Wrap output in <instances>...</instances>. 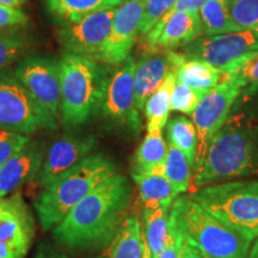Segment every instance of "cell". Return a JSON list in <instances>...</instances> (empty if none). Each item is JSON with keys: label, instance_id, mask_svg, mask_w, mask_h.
<instances>
[{"label": "cell", "instance_id": "cell-1", "mask_svg": "<svg viewBox=\"0 0 258 258\" xmlns=\"http://www.w3.org/2000/svg\"><path fill=\"white\" fill-rule=\"evenodd\" d=\"M131 201V183L116 172L71 209L53 228V237L74 250L108 246L123 224Z\"/></svg>", "mask_w": 258, "mask_h": 258}, {"label": "cell", "instance_id": "cell-2", "mask_svg": "<svg viewBox=\"0 0 258 258\" xmlns=\"http://www.w3.org/2000/svg\"><path fill=\"white\" fill-rule=\"evenodd\" d=\"M258 176V123L245 115L228 117L194 170L191 191L232 178Z\"/></svg>", "mask_w": 258, "mask_h": 258}, {"label": "cell", "instance_id": "cell-3", "mask_svg": "<svg viewBox=\"0 0 258 258\" xmlns=\"http://www.w3.org/2000/svg\"><path fill=\"white\" fill-rule=\"evenodd\" d=\"M114 173L115 165L109 158L90 154L42 189L34 201L42 230H53L74 206Z\"/></svg>", "mask_w": 258, "mask_h": 258}, {"label": "cell", "instance_id": "cell-4", "mask_svg": "<svg viewBox=\"0 0 258 258\" xmlns=\"http://www.w3.org/2000/svg\"><path fill=\"white\" fill-rule=\"evenodd\" d=\"M59 66L61 121L67 128L82 127L102 108L110 77L97 60L76 54H64Z\"/></svg>", "mask_w": 258, "mask_h": 258}, {"label": "cell", "instance_id": "cell-5", "mask_svg": "<svg viewBox=\"0 0 258 258\" xmlns=\"http://www.w3.org/2000/svg\"><path fill=\"white\" fill-rule=\"evenodd\" d=\"M170 209L186 239L209 258H249L253 241L222 224L189 195L176 198Z\"/></svg>", "mask_w": 258, "mask_h": 258}, {"label": "cell", "instance_id": "cell-6", "mask_svg": "<svg viewBox=\"0 0 258 258\" xmlns=\"http://www.w3.org/2000/svg\"><path fill=\"white\" fill-rule=\"evenodd\" d=\"M189 196L222 224L252 241L258 238V180L215 183Z\"/></svg>", "mask_w": 258, "mask_h": 258}, {"label": "cell", "instance_id": "cell-7", "mask_svg": "<svg viewBox=\"0 0 258 258\" xmlns=\"http://www.w3.org/2000/svg\"><path fill=\"white\" fill-rule=\"evenodd\" d=\"M56 128V118L28 91L15 72H0V129L30 134Z\"/></svg>", "mask_w": 258, "mask_h": 258}, {"label": "cell", "instance_id": "cell-8", "mask_svg": "<svg viewBox=\"0 0 258 258\" xmlns=\"http://www.w3.org/2000/svg\"><path fill=\"white\" fill-rule=\"evenodd\" d=\"M243 86L237 80L226 77L215 88L203 95L191 114L198 133V154L194 170L202 163L211 140L230 117V112Z\"/></svg>", "mask_w": 258, "mask_h": 258}, {"label": "cell", "instance_id": "cell-9", "mask_svg": "<svg viewBox=\"0 0 258 258\" xmlns=\"http://www.w3.org/2000/svg\"><path fill=\"white\" fill-rule=\"evenodd\" d=\"M258 50V30H239L199 37L182 48V56L226 72L247 54Z\"/></svg>", "mask_w": 258, "mask_h": 258}, {"label": "cell", "instance_id": "cell-10", "mask_svg": "<svg viewBox=\"0 0 258 258\" xmlns=\"http://www.w3.org/2000/svg\"><path fill=\"white\" fill-rule=\"evenodd\" d=\"M35 238V221L23 196L0 199V258H24Z\"/></svg>", "mask_w": 258, "mask_h": 258}, {"label": "cell", "instance_id": "cell-11", "mask_svg": "<svg viewBox=\"0 0 258 258\" xmlns=\"http://www.w3.org/2000/svg\"><path fill=\"white\" fill-rule=\"evenodd\" d=\"M15 76L54 117H59L61 106L59 61L48 56L30 55L18 63Z\"/></svg>", "mask_w": 258, "mask_h": 258}, {"label": "cell", "instance_id": "cell-12", "mask_svg": "<svg viewBox=\"0 0 258 258\" xmlns=\"http://www.w3.org/2000/svg\"><path fill=\"white\" fill-rule=\"evenodd\" d=\"M122 66L109 79L108 86L103 101V112L105 117L110 118L115 123H120L134 132L141 127L139 110L135 105L134 93V57L129 55Z\"/></svg>", "mask_w": 258, "mask_h": 258}, {"label": "cell", "instance_id": "cell-13", "mask_svg": "<svg viewBox=\"0 0 258 258\" xmlns=\"http://www.w3.org/2000/svg\"><path fill=\"white\" fill-rule=\"evenodd\" d=\"M145 0H124L116 9L110 34L97 61L108 64H121L131 54L139 36Z\"/></svg>", "mask_w": 258, "mask_h": 258}, {"label": "cell", "instance_id": "cell-14", "mask_svg": "<svg viewBox=\"0 0 258 258\" xmlns=\"http://www.w3.org/2000/svg\"><path fill=\"white\" fill-rule=\"evenodd\" d=\"M116 9L96 12L59 30V40L71 54L98 59L110 34Z\"/></svg>", "mask_w": 258, "mask_h": 258}, {"label": "cell", "instance_id": "cell-15", "mask_svg": "<svg viewBox=\"0 0 258 258\" xmlns=\"http://www.w3.org/2000/svg\"><path fill=\"white\" fill-rule=\"evenodd\" d=\"M199 12L167 14L141 40L144 53H159L183 48L202 36Z\"/></svg>", "mask_w": 258, "mask_h": 258}, {"label": "cell", "instance_id": "cell-16", "mask_svg": "<svg viewBox=\"0 0 258 258\" xmlns=\"http://www.w3.org/2000/svg\"><path fill=\"white\" fill-rule=\"evenodd\" d=\"M92 137H64L56 140L48 150L34 180L37 186L46 188L66 171L85 159L95 148Z\"/></svg>", "mask_w": 258, "mask_h": 258}, {"label": "cell", "instance_id": "cell-17", "mask_svg": "<svg viewBox=\"0 0 258 258\" xmlns=\"http://www.w3.org/2000/svg\"><path fill=\"white\" fill-rule=\"evenodd\" d=\"M182 54L177 51L144 53L135 66L134 93L138 110H143L147 99L157 91L171 71L177 70Z\"/></svg>", "mask_w": 258, "mask_h": 258}, {"label": "cell", "instance_id": "cell-18", "mask_svg": "<svg viewBox=\"0 0 258 258\" xmlns=\"http://www.w3.org/2000/svg\"><path fill=\"white\" fill-rule=\"evenodd\" d=\"M43 147L37 141H29L21 152L0 167V199L10 196L22 185L34 179L42 165Z\"/></svg>", "mask_w": 258, "mask_h": 258}, {"label": "cell", "instance_id": "cell-19", "mask_svg": "<svg viewBox=\"0 0 258 258\" xmlns=\"http://www.w3.org/2000/svg\"><path fill=\"white\" fill-rule=\"evenodd\" d=\"M167 144L160 129L148 131L134 154L131 170L133 179L156 171H164Z\"/></svg>", "mask_w": 258, "mask_h": 258}, {"label": "cell", "instance_id": "cell-20", "mask_svg": "<svg viewBox=\"0 0 258 258\" xmlns=\"http://www.w3.org/2000/svg\"><path fill=\"white\" fill-rule=\"evenodd\" d=\"M145 244L143 225L138 215H131L108 245L105 258H144Z\"/></svg>", "mask_w": 258, "mask_h": 258}, {"label": "cell", "instance_id": "cell-21", "mask_svg": "<svg viewBox=\"0 0 258 258\" xmlns=\"http://www.w3.org/2000/svg\"><path fill=\"white\" fill-rule=\"evenodd\" d=\"M48 11L59 22L72 24L86 16L120 6L124 0H44Z\"/></svg>", "mask_w": 258, "mask_h": 258}, {"label": "cell", "instance_id": "cell-22", "mask_svg": "<svg viewBox=\"0 0 258 258\" xmlns=\"http://www.w3.org/2000/svg\"><path fill=\"white\" fill-rule=\"evenodd\" d=\"M177 83L189 88L207 92L218 85L226 77V73L212 64L199 60H189L182 56L176 70Z\"/></svg>", "mask_w": 258, "mask_h": 258}, {"label": "cell", "instance_id": "cell-23", "mask_svg": "<svg viewBox=\"0 0 258 258\" xmlns=\"http://www.w3.org/2000/svg\"><path fill=\"white\" fill-rule=\"evenodd\" d=\"M134 182L138 184L139 196L144 208H156L161 206L171 207L175 199L179 196L164 176V171L147 173L135 178Z\"/></svg>", "mask_w": 258, "mask_h": 258}, {"label": "cell", "instance_id": "cell-24", "mask_svg": "<svg viewBox=\"0 0 258 258\" xmlns=\"http://www.w3.org/2000/svg\"><path fill=\"white\" fill-rule=\"evenodd\" d=\"M176 82V70H173L157 89V91L147 99L144 108L147 118V132L153 129L161 131L166 125L171 111V93Z\"/></svg>", "mask_w": 258, "mask_h": 258}, {"label": "cell", "instance_id": "cell-25", "mask_svg": "<svg viewBox=\"0 0 258 258\" xmlns=\"http://www.w3.org/2000/svg\"><path fill=\"white\" fill-rule=\"evenodd\" d=\"M170 207L144 208L143 231L146 245L152 258H159L167 234Z\"/></svg>", "mask_w": 258, "mask_h": 258}, {"label": "cell", "instance_id": "cell-26", "mask_svg": "<svg viewBox=\"0 0 258 258\" xmlns=\"http://www.w3.org/2000/svg\"><path fill=\"white\" fill-rule=\"evenodd\" d=\"M167 144L182 151L194 169L198 154V133L195 124L185 116H175L166 123Z\"/></svg>", "mask_w": 258, "mask_h": 258}, {"label": "cell", "instance_id": "cell-27", "mask_svg": "<svg viewBox=\"0 0 258 258\" xmlns=\"http://www.w3.org/2000/svg\"><path fill=\"white\" fill-rule=\"evenodd\" d=\"M199 17L205 36L239 31L232 23L226 0H207L200 9Z\"/></svg>", "mask_w": 258, "mask_h": 258}, {"label": "cell", "instance_id": "cell-28", "mask_svg": "<svg viewBox=\"0 0 258 258\" xmlns=\"http://www.w3.org/2000/svg\"><path fill=\"white\" fill-rule=\"evenodd\" d=\"M192 167L186 159L184 153L173 145L167 144V153L164 163V176L171 183L176 192L188 191L191 188Z\"/></svg>", "mask_w": 258, "mask_h": 258}, {"label": "cell", "instance_id": "cell-29", "mask_svg": "<svg viewBox=\"0 0 258 258\" xmlns=\"http://www.w3.org/2000/svg\"><path fill=\"white\" fill-rule=\"evenodd\" d=\"M237 30H258V0H226Z\"/></svg>", "mask_w": 258, "mask_h": 258}, {"label": "cell", "instance_id": "cell-30", "mask_svg": "<svg viewBox=\"0 0 258 258\" xmlns=\"http://www.w3.org/2000/svg\"><path fill=\"white\" fill-rule=\"evenodd\" d=\"M27 48V38L17 31L0 32V71L9 66Z\"/></svg>", "mask_w": 258, "mask_h": 258}, {"label": "cell", "instance_id": "cell-31", "mask_svg": "<svg viewBox=\"0 0 258 258\" xmlns=\"http://www.w3.org/2000/svg\"><path fill=\"white\" fill-rule=\"evenodd\" d=\"M205 93L176 82L171 93V110L191 115Z\"/></svg>", "mask_w": 258, "mask_h": 258}, {"label": "cell", "instance_id": "cell-32", "mask_svg": "<svg viewBox=\"0 0 258 258\" xmlns=\"http://www.w3.org/2000/svg\"><path fill=\"white\" fill-rule=\"evenodd\" d=\"M225 73L237 80L243 88L249 84L258 85V50L247 54Z\"/></svg>", "mask_w": 258, "mask_h": 258}, {"label": "cell", "instance_id": "cell-33", "mask_svg": "<svg viewBox=\"0 0 258 258\" xmlns=\"http://www.w3.org/2000/svg\"><path fill=\"white\" fill-rule=\"evenodd\" d=\"M177 0H145L143 19L139 35L145 36L173 8Z\"/></svg>", "mask_w": 258, "mask_h": 258}, {"label": "cell", "instance_id": "cell-34", "mask_svg": "<svg viewBox=\"0 0 258 258\" xmlns=\"http://www.w3.org/2000/svg\"><path fill=\"white\" fill-rule=\"evenodd\" d=\"M27 135L17 132L0 129V167L25 147L29 143Z\"/></svg>", "mask_w": 258, "mask_h": 258}, {"label": "cell", "instance_id": "cell-35", "mask_svg": "<svg viewBox=\"0 0 258 258\" xmlns=\"http://www.w3.org/2000/svg\"><path fill=\"white\" fill-rule=\"evenodd\" d=\"M183 241H184V234L180 230L176 215L170 209L166 240L159 258H178Z\"/></svg>", "mask_w": 258, "mask_h": 258}, {"label": "cell", "instance_id": "cell-36", "mask_svg": "<svg viewBox=\"0 0 258 258\" xmlns=\"http://www.w3.org/2000/svg\"><path fill=\"white\" fill-rule=\"evenodd\" d=\"M28 17L19 8L0 5V29L27 23Z\"/></svg>", "mask_w": 258, "mask_h": 258}, {"label": "cell", "instance_id": "cell-37", "mask_svg": "<svg viewBox=\"0 0 258 258\" xmlns=\"http://www.w3.org/2000/svg\"><path fill=\"white\" fill-rule=\"evenodd\" d=\"M206 2L207 0H177L176 4L173 5V8L167 14H175V12L179 11L199 12Z\"/></svg>", "mask_w": 258, "mask_h": 258}, {"label": "cell", "instance_id": "cell-38", "mask_svg": "<svg viewBox=\"0 0 258 258\" xmlns=\"http://www.w3.org/2000/svg\"><path fill=\"white\" fill-rule=\"evenodd\" d=\"M32 258H70L66 253L62 251L55 249L51 246L50 244L41 243L37 246L36 251H35Z\"/></svg>", "mask_w": 258, "mask_h": 258}, {"label": "cell", "instance_id": "cell-39", "mask_svg": "<svg viewBox=\"0 0 258 258\" xmlns=\"http://www.w3.org/2000/svg\"><path fill=\"white\" fill-rule=\"evenodd\" d=\"M178 258H209V257L203 252V251L200 250L195 244H192L191 241L188 240L184 237V241H183L182 247H180Z\"/></svg>", "mask_w": 258, "mask_h": 258}, {"label": "cell", "instance_id": "cell-40", "mask_svg": "<svg viewBox=\"0 0 258 258\" xmlns=\"http://www.w3.org/2000/svg\"><path fill=\"white\" fill-rule=\"evenodd\" d=\"M25 3V0H0V5L14 6V8H21Z\"/></svg>", "mask_w": 258, "mask_h": 258}, {"label": "cell", "instance_id": "cell-41", "mask_svg": "<svg viewBox=\"0 0 258 258\" xmlns=\"http://www.w3.org/2000/svg\"><path fill=\"white\" fill-rule=\"evenodd\" d=\"M249 258H258V238L253 241L252 246H251Z\"/></svg>", "mask_w": 258, "mask_h": 258}, {"label": "cell", "instance_id": "cell-42", "mask_svg": "<svg viewBox=\"0 0 258 258\" xmlns=\"http://www.w3.org/2000/svg\"><path fill=\"white\" fill-rule=\"evenodd\" d=\"M144 258H152V257H151V252H150V250H148V247H147V245H146V244H145Z\"/></svg>", "mask_w": 258, "mask_h": 258}]
</instances>
